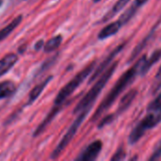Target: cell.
<instances>
[{
	"label": "cell",
	"instance_id": "cell-1",
	"mask_svg": "<svg viewBox=\"0 0 161 161\" xmlns=\"http://www.w3.org/2000/svg\"><path fill=\"white\" fill-rule=\"evenodd\" d=\"M145 58H146V56H142L139 59V61H137L131 68H129L125 74H123L120 76L118 81L115 83L113 88L108 92V94L106 96V98L102 101V103L99 105V107L93 113L92 122H95L99 118H101L103 113L106 112L113 105V103L116 101V99L119 97V95L134 81V79L137 76V75L139 74L141 66L143 63Z\"/></svg>",
	"mask_w": 161,
	"mask_h": 161
},
{
	"label": "cell",
	"instance_id": "cell-2",
	"mask_svg": "<svg viewBox=\"0 0 161 161\" xmlns=\"http://www.w3.org/2000/svg\"><path fill=\"white\" fill-rule=\"evenodd\" d=\"M118 63H119V61L111 63V65L97 78V81L92 86V88L85 94V96L75 106V108L74 109L75 114L79 113L80 111H82L83 109H85L88 107L93 106V104H94L96 98L98 97L99 93L102 92V90L105 88V86L107 85V83L109 81L110 77L114 74L116 68L118 67Z\"/></svg>",
	"mask_w": 161,
	"mask_h": 161
},
{
	"label": "cell",
	"instance_id": "cell-3",
	"mask_svg": "<svg viewBox=\"0 0 161 161\" xmlns=\"http://www.w3.org/2000/svg\"><path fill=\"white\" fill-rule=\"evenodd\" d=\"M95 66V60L92 61L88 66H86L82 71H80L77 75L74 76L72 80H70L57 94L54 106H62L64 102L74 93V92L84 82V80L93 72Z\"/></svg>",
	"mask_w": 161,
	"mask_h": 161
},
{
	"label": "cell",
	"instance_id": "cell-4",
	"mask_svg": "<svg viewBox=\"0 0 161 161\" xmlns=\"http://www.w3.org/2000/svg\"><path fill=\"white\" fill-rule=\"evenodd\" d=\"M92 108V106L88 107V108H86L85 109H83L82 111H80V112L78 113L77 117L75 118V120L74 121V123L71 125V126L69 127V129L67 130V132L65 133V135L62 137V139H61V141L58 142V146H57V147L54 149V151L52 152L51 157H50L52 159L58 158L61 155V153L66 149V147L69 145V143L72 142V140H73L74 137L75 136V134H76L78 128L81 126L82 123L84 122V120H85L86 117L88 116V114H89V112L91 111Z\"/></svg>",
	"mask_w": 161,
	"mask_h": 161
},
{
	"label": "cell",
	"instance_id": "cell-5",
	"mask_svg": "<svg viewBox=\"0 0 161 161\" xmlns=\"http://www.w3.org/2000/svg\"><path fill=\"white\" fill-rule=\"evenodd\" d=\"M161 122V108L151 111L147 116H145L132 130L129 135V143L135 144L137 143L145 134L146 131L154 128Z\"/></svg>",
	"mask_w": 161,
	"mask_h": 161
},
{
	"label": "cell",
	"instance_id": "cell-6",
	"mask_svg": "<svg viewBox=\"0 0 161 161\" xmlns=\"http://www.w3.org/2000/svg\"><path fill=\"white\" fill-rule=\"evenodd\" d=\"M125 43H122V44H120V45H118L117 47H115L109 54H108V56L101 62V64L96 68V70L93 72V74H92V75L91 76V78H90V81H89V83H92L93 80H95V79H97L110 65H111V62L113 61V59L115 58V57L125 48Z\"/></svg>",
	"mask_w": 161,
	"mask_h": 161
},
{
	"label": "cell",
	"instance_id": "cell-7",
	"mask_svg": "<svg viewBox=\"0 0 161 161\" xmlns=\"http://www.w3.org/2000/svg\"><path fill=\"white\" fill-rule=\"evenodd\" d=\"M103 143L101 141L97 140L90 143L87 148L80 154V156L76 158V160L79 161H92L95 160L97 157L99 156L100 152L102 151Z\"/></svg>",
	"mask_w": 161,
	"mask_h": 161
},
{
	"label": "cell",
	"instance_id": "cell-8",
	"mask_svg": "<svg viewBox=\"0 0 161 161\" xmlns=\"http://www.w3.org/2000/svg\"><path fill=\"white\" fill-rule=\"evenodd\" d=\"M61 108H62V106H54L53 107V108L50 110V112L47 114V116L45 117V119L40 124V125L35 129V131H34V133H33V137H38V136H40L45 129H46V127L49 125V124L54 120V118L57 116V114L60 111V109H61Z\"/></svg>",
	"mask_w": 161,
	"mask_h": 161
},
{
	"label": "cell",
	"instance_id": "cell-9",
	"mask_svg": "<svg viewBox=\"0 0 161 161\" xmlns=\"http://www.w3.org/2000/svg\"><path fill=\"white\" fill-rule=\"evenodd\" d=\"M18 61V56L14 53H8L0 59V77L6 75Z\"/></svg>",
	"mask_w": 161,
	"mask_h": 161
},
{
	"label": "cell",
	"instance_id": "cell-10",
	"mask_svg": "<svg viewBox=\"0 0 161 161\" xmlns=\"http://www.w3.org/2000/svg\"><path fill=\"white\" fill-rule=\"evenodd\" d=\"M160 58L161 49H158V50L154 51L153 54H152L148 58H146L144 59L143 63L142 64L141 69H140V72H139L140 75H141V76H144V75L149 72V70L152 68V66H153L154 64H156Z\"/></svg>",
	"mask_w": 161,
	"mask_h": 161
},
{
	"label": "cell",
	"instance_id": "cell-11",
	"mask_svg": "<svg viewBox=\"0 0 161 161\" xmlns=\"http://www.w3.org/2000/svg\"><path fill=\"white\" fill-rule=\"evenodd\" d=\"M138 94V91L136 89H132L130 90L128 92H126L121 99L119 106H118V109H117V113L116 115L122 114L123 112H125L133 103V101L135 100L136 96Z\"/></svg>",
	"mask_w": 161,
	"mask_h": 161
},
{
	"label": "cell",
	"instance_id": "cell-12",
	"mask_svg": "<svg viewBox=\"0 0 161 161\" xmlns=\"http://www.w3.org/2000/svg\"><path fill=\"white\" fill-rule=\"evenodd\" d=\"M52 79H53V76H52V75H49V76H47L44 80H42L41 83L37 84V85L30 91L26 105H31V104H33V103L37 100V98H39V96L42 94V91L44 90V88L46 87V85H47Z\"/></svg>",
	"mask_w": 161,
	"mask_h": 161
},
{
	"label": "cell",
	"instance_id": "cell-13",
	"mask_svg": "<svg viewBox=\"0 0 161 161\" xmlns=\"http://www.w3.org/2000/svg\"><path fill=\"white\" fill-rule=\"evenodd\" d=\"M123 25H121V23L119 21L113 22L108 24V25H106L105 27H103V29L99 32L98 34V39L100 41H104L108 38H110L112 36H114L122 27Z\"/></svg>",
	"mask_w": 161,
	"mask_h": 161
},
{
	"label": "cell",
	"instance_id": "cell-14",
	"mask_svg": "<svg viewBox=\"0 0 161 161\" xmlns=\"http://www.w3.org/2000/svg\"><path fill=\"white\" fill-rule=\"evenodd\" d=\"M156 29H157V25L149 32V34L135 47V49L133 50V52L131 53V55H130V58H129V59H128V63H130V62H132L141 53H142V51L146 47V45H148V43L150 42V41L152 40V38L154 37V35H155V33H156Z\"/></svg>",
	"mask_w": 161,
	"mask_h": 161
},
{
	"label": "cell",
	"instance_id": "cell-15",
	"mask_svg": "<svg viewBox=\"0 0 161 161\" xmlns=\"http://www.w3.org/2000/svg\"><path fill=\"white\" fill-rule=\"evenodd\" d=\"M23 20V15H18L14 19H12L6 26L0 29V42H3L7 37H8L11 32L20 25V23Z\"/></svg>",
	"mask_w": 161,
	"mask_h": 161
},
{
	"label": "cell",
	"instance_id": "cell-16",
	"mask_svg": "<svg viewBox=\"0 0 161 161\" xmlns=\"http://www.w3.org/2000/svg\"><path fill=\"white\" fill-rule=\"evenodd\" d=\"M16 92V85L11 80H4L0 82V100L10 97Z\"/></svg>",
	"mask_w": 161,
	"mask_h": 161
},
{
	"label": "cell",
	"instance_id": "cell-17",
	"mask_svg": "<svg viewBox=\"0 0 161 161\" xmlns=\"http://www.w3.org/2000/svg\"><path fill=\"white\" fill-rule=\"evenodd\" d=\"M129 1H130V0H118V1L114 4V6L111 8V9L103 17L102 22L104 23V22H107L108 20L113 18L118 12H120V11H121V10L129 3Z\"/></svg>",
	"mask_w": 161,
	"mask_h": 161
},
{
	"label": "cell",
	"instance_id": "cell-18",
	"mask_svg": "<svg viewBox=\"0 0 161 161\" xmlns=\"http://www.w3.org/2000/svg\"><path fill=\"white\" fill-rule=\"evenodd\" d=\"M62 40H63V38H62L61 35H57V36L51 38L50 40H48L44 43L43 48H42L43 51L45 53H51V52L57 50L60 46V44L62 42Z\"/></svg>",
	"mask_w": 161,
	"mask_h": 161
},
{
	"label": "cell",
	"instance_id": "cell-19",
	"mask_svg": "<svg viewBox=\"0 0 161 161\" xmlns=\"http://www.w3.org/2000/svg\"><path fill=\"white\" fill-rule=\"evenodd\" d=\"M137 10H138V7L134 4L133 6H131L130 8H128L119 18V22L121 23L122 25H125V24H127L134 16L135 14L137 13Z\"/></svg>",
	"mask_w": 161,
	"mask_h": 161
},
{
	"label": "cell",
	"instance_id": "cell-20",
	"mask_svg": "<svg viewBox=\"0 0 161 161\" xmlns=\"http://www.w3.org/2000/svg\"><path fill=\"white\" fill-rule=\"evenodd\" d=\"M58 57V54H57V55L53 56L52 58H49L48 59H46V60L42 63V65L41 66V68L39 69V72L37 73V75H40V74L43 73L44 71H46L47 69H49V68L56 62Z\"/></svg>",
	"mask_w": 161,
	"mask_h": 161
},
{
	"label": "cell",
	"instance_id": "cell-21",
	"mask_svg": "<svg viewBox=\"0 0 161 161\" xmlns=\"http://www.w3.org/2000/svg\"><path fill=\"white\" fill-rule=\"evenodd\" d=\"M161 108V92L148 105V108H147V110L149 112L151 111H155V110H158V109H160Z\"/></svg>",
	"mask_w": 161,
	"mask_h": 161
},
{
	"label": "cell",
	"instance_id": "cell-22",
	"mask_svg": "<svg viewBox=\"0 0 161 161\" xmlns=\"http://www.w3.org/2000/svg\"><path fill=\"white\" fill-rule=\"evenodd\" d=\"M115 117H116L115 114H109V115H107V116L103 117V118L101 119L99 125H98V128L100 129V128L105 127V126L108 125H110V124L114 121Z\"/></svg>",
	"mask_w": 161,
	"mask_h": 161
},
{
	"label": "cell",
	"instance_id": "cell-23",
	"mask_svg": "<svg viewBox=\"0 0 161 161\" xmlns=\"http://www.w3.org/2000/svg\"><path fill=\"white\" fill-rule=\"evenodd\" d=\"M161 158V141L158 143V145L156 146L155 150L153 151L151 157L149 158V160L151 161H155V160H158Z\"/></svg>",
	"mask_w": 161,
	"mask_h": 161
},
{
	"label": "cell",
	"instance_id": "cell-24",
	"mask_svg": "<svg viewBox=\"0 0 161 161\" xmlns=\"http://www.w3.org/2000/svg\"><path fill=\"white\" fill-rule=\"evenodd\" d=\"M125 157H126V154H125V149H124L123 147H120V148L115 152V154L113 155V157H112L110 159L113 161L123 160V159L125 158Z\"/></svg>",
	"mask_w": 161,
	"mask_h": 161
},
{
	"label": "cell",
	"instance_id": "cell-25",
	"mask_svg": "<svg viewBox=\"0 0 161 161\" xmlns=\"http://www.w3.org/2000/svg\"><path fill=\"white\" fill-rule=\"evenodd\" d=\"M43 45H44V42H43V40H40L39 42H37L34 45V49L39 51L40 49L43 48Z\"/></svg>",
	"mask_w": 161,
	"mask_h": 161
},
{
	"label": "cell",
	"instance_id": "cell-26",
	"mask_svg": "<svg viewBox=\"0 0 161 161\" xmlns=\"http://www.w3.org/2000/svg\"><path fill=\"white\" fill-rule=\"evenodd\" d=\"M147 1H148V0H135L134 4L139 8V7H142V5H144Z\"/></svg>",
	"mask_w": 161,
	"mask_h": 161
},
{
	"label": "cell",
	"instance_id": "cell-27",
	"mask_svg": "<svg viewBox=\"0 0 161 161\" xmlns=\"http://www.w3.org/2000/svg\"><path fill=\"white\" fill-rule=\"evenodd\" d=\"M156 77H157L158 79H160L161 78V66L159 67V69H158V73H157Z\"/></svg>",
	"mask_w": 161,
	"mask_h": 161
},
{
	"label": "cell",
	"instance_id": "cell-28",
	"mask_svg": "<svg viewBox=\"0 0 161 161\" xmlns=\"http://www.w3.org/2000/svg\"><path fill=\"white\" fill-rule=\"evenodd\" d=\"M2 5H3V0H0V8L2 7Z\"/></svg>",
	"mask_w": 161,
	"mask_h": 161
},
{
	"label": "cell",
	"instance_id": "cell-29",
	"mask_svg": "<svg viewBox=\"0 0 161 161\" xmlns=\"http://www.w3.org/2000/svg\"><path fill=\"white\" fill-rule=\"evenodd\" d=\"M92 1H93L94 3H98V2H99V1H101V0H92Z\"/></svg>",
	"mask_w": 161,
	"mask_h": 161
}]
</instances>
